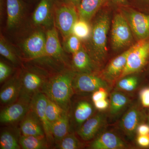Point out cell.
<instances>
[{
	"label": "cell",
	"mask_w": 149,
	"mask_h": 149,
	"mask_svg": "<svg viewBox=\"0 0 149 149\" xmlns=\"http://www.w3.org/2000/svg\"><path fill=\"white\" fill-rule=\"evenodd\" d=\"M19 142L15 135L8 130H5L0 136V149H19Z\"/></svg>",
	"instance_id": "83f0119b"
},
{
	"label": "cell",
	"mask_w": 149,
	"mask_h": 149,
	"mask_svg": "<svg viewBox=\"0 0 149 149\" xmlns=\"http://www.w3.org/2000/svg\"><path fill=\"white\" fill-rule=\"evenodd\" d=\"M143 118V116L141 110L135 106L131 107L123 116L119 125L128 139L132 140L134 138Z\"/></svg>",
	"instance_id": "30bf717a"
},
{
	"label": "cell",
	"mask_w": 149,
	"mask_h": 149,
	"mask_svg": "<svg viewBox=\"0 0 149 149\" xmlns=\"http://www.w3.org/2000/svg\"><path fill=\"white\" fill-rule=\"evenodd\" d=\"M69 125V117L65 112L60 118L51 124V130L54 139L60 141L67 135Z\"/></svg>",
	"instance_id": "603a6c76"
},
{
	"label": "cell",
	"mask_w": 149,
	"mask_h": 149,
	"mask_svg": "<svg viewBox=\"0 0 149 149\" xmlns=\"http://www.w3.org/2000/svg\"><path fill=\"white\" fill-rule=\"evenodd\" d=\"M7 26L12 28L19 23L22 14V6L19 0H6Z\"/></svg>",
	"instance_id": "7402d4cb"
},
{
	"label": "cell",
	"mask_w": 149,
	"mask_h": 149,
	"mask_svg": "<svg viewBox=\"0 0 149 149\" xmlns=\"http://www.w3.org/2000/svg\"><path fill=\"white\" fill-rule=\"evenodd\" d=\"M21 88L20 80L13 78L7 82L1 88L0 100L1 103H13L19 97Z\"/></svg>",
	"instance_id": "e0dca14e"
},
{
	"label": "cell",
	"mask_w": 149,
	"mask_h": 149,
	"mask_svg": "<svg viewBox=\"0 0 149 149\" xmlns=\"http://www.w3.org/2000/svg\"><path fill=\"white\" fill-rule=\"evenodd\" d=\"M72 54V64L74 69L80 73H91L94 69V63L87 51L82 47Z\"/></svg>",
	"instance_id": "44dd1931"
},
{
	"label": "cell",
	"mask_w": 149,
	"mask_h": 149,
	"mask_svg": "<svg viewBox=\"0 0 149 149\" xmlns=\"http://www.w3.org/2000/svg\"><path fill=\"white\" fill-rule=\"evenodd\" d=\"M46 39L44 33L41 31L33 33L23 43L24 52L31 58H38L46 56Z\"/></svg>",
	"instance_id": "7c38bea8"
},
{
	"label": "cell",
	"mask_w": 149,
	"mask_h": 149,
	"mask_svg": "<svg viewBox=\"0 0 149 149\" xmlns=\"http://www.w3.org/2000/svg\"><path fill=\"white\" fill-rule=\"evenodd\" d=\"M137 133L139 135H149V124L141 123L137 128Z\"/></svg>",
	"instance_id": "f35d334b"
},
{
	"label": "cell",
	"mask_w": 149,
	"mask_h": 149,
	"mask_svg": "<svg viewBox=\"0 0 149 149\" xmlns=\"http://www.w3.org/2000/svg\"></svg>",
	"instance_id": "ee69618b"
},
{
	"label": "cell",
	"mask_w": 149,
	"mask_h": 149,
	"mask_svg": "<svg viewBox=\"0 0 149 149\" xmlns=\"http://www.w3.org/2000/svg\"><path fill=\"white\" fill-rule=\"evenodd\" d=\"M108 93L104 89H100L93 92L92 96V100L93 102L107 99Z\"/></svg>",
	"instance_id": "d590c367"
},
{
	"label": "cell",
	"mask_w": 149,
	"mask_h": 149,
	"mask_svg": "<svg viewBox=\"0 0 149 149\" xmlns=\"http://www.w3.org/2000/svg\"><path fill=\"white\" fill-rule=\"evenodd\" d=\"M74 76L72 72H63L45 81L42 89L48 98L66 112L73 93L72 82Z\"/></svg>",
	"instance_id": "7a4b0ae2"
},
{
	"label": "cell",
	"mask_w": 149,
	"mask_h": 149,
	"mask_svg": "<svg viewBox=\"0 0 149 149\" xmlns=\"http://www.w3.org/2000/svg\"><path fill=\"white\" fill-rule=\"evenodd\" d=\"M20 129L23 135L42 137L45 136L39 118L30 108L27 114L22 118Z\"/></svg>",
	"instance_id": "9a60e30c"
},
{
	"label": "cell",
	"mask_w": 149,
	"mask_h": 149,
	"mask_svg": "<svg viewBox=\"0 0 149 149\" xmlns=\"http://www.w3.org/2000/svg\"><path fill=\"white\" fill-rule=\"evenodd\" d=\"M82 0H68L72 6L78 7Z\"/></svg>",
	"instance_id": "60d3db41"
},
{
	"label": "cell",
	"mask_w": 149,
	"mask_h": 149,
	"mask_svg": "<svg viewBox=\"0 0 149 149\" xmlns=\"http://www.w3.org/2000/svg\"><path fill=\"white\" fill-rule=\"evenodd\" d=\"M139 84V80L136 76H125L121 78L117 83V88L119 90L132 92L137 88Z\"/></svg>",
	"instance_id": "f546056e"
},
{
	"label": "cell",
	"mask_w": 149,
	"mask_h": 149,
	"mask_svg": "<svg viewBox=\"0 0 149 149\" xmlns=\"http://www.w3.org/2000/svg\"><path fill=\"white\" fill-rule=\"evenodd\" d=\"M107 0H82L78 7L79 18L89 22Z\"/></svg>",
	"instance_id": "ffe728a7"
},
{
	"label": "cell",
	"mask_w": 149,
	"mask_h": 149,
	"mask_svg": "<svg viewBox=\"0 0 149 149\" xmlns=\"http://www.w3.org/2000/svg\"><path fill=\"white\" fill-rule=\"evenodd\" d=\"M30 102L19 98L17 102L10 104L0 113V122L2 123H12L21 120L30 109Z\"/></svg>",
	"instance_id": "9c48e42d"
},
{
	"label": "cell",
	"mask_w": 149,
	"mask_h": 149,
	"mask_svg": "<svg viewBox=\"0 0 149 149\" xmlns=\"http://www.w3.org/2000/svg\"><path fill=\"white\" fill-rule=\"evenodd\" d=\"M134 46L135 44L109 63L103 71L102 76L105 80L112 82L120 77L126 65L128 55Z\"/></svg>",
	"instance_id": "5bb4252c"
},
{
	"label": "cell",
	"mask_w": 149,
	"mask_h": 149,
	"mask_svg": "<svg viewBox=\"0 0 149 149\" xmlns=\"http://www.w3.org/2000/svg\"><path fill=\"white\" fill-rule=\"evenodd\" d=\"M65 46L68 52L72 54L77 52L82 48L80 40L77 36L71 34L66 38Z\"/></svg>",
	"instance_id": "1f68e13d"
},
{
	"label": "cell",
	"mask_w": 149,
	"mask_h": 149,
	"mask_svg": "<svg viewBox=\"0 0 149 149\" xmlns=\"http://www.w3.org/2000/svg\"><path fill=\"white\" fill-rule=\"evenodd\" d=\"M45 136L23 135L19 140V145L24 149H43L48 148Z\"/></svg>",
	"instance_id": "cb8c5ba5"
},
{
	"label": "cell",
	"mask_w": 149,
	"mask_h": 149,
	"mask_svg": "<svg viewBox=\"0 0 149 149\" xmlns=\"http://www.w3.org/2000/svg\"><path fill=\"white\" fill-rule=\"evenodd\" d=\"M139 96L143 106L149 108V87L142 89L140 91Z\"/></svg>",
	"instance_id": "e575fe53"
},
{
	"label": "cell",
	"mask_w": 149,
	"mask_h": 149,
	"mask_svg": "<svg viewBox=\"0 0 149 149\" xmlns=\"http://www.w3.org/2000/svg\"><path fill=\"white\" fill-rule=\"evenodd\" d=\"M129 98L125 94L119 92H114L111 94L110 103V113L115 115L127 104Z\"/></svg>",
	"instance_id": "484cf974"
},
{
	"label": "cell",
	"mask_w": 149,
	"mask_h": 149,
	"mask_svg": "<svg viewBox=\"0 0 149 149\" xmlns=\"http://www.w3.org/2000/svg\"><path fill=\"white\" fill-rule=\"evenodd\" d=\"M45 53L46 56L61 59L63 56V51L59 40L56 28L48 30L46 34Z\"/></svg>",
	"instance_id": "ac0fdd59"
},
{
	"label": "cell",
	"mask_w": 149,
	"mask_h": 149,
	"mask_svg": "<svg viewBox=\"0 0 149 149\" xmlns=\"http://www.w3.org/2000/svg\"><path fill=\"white\" fill-rule=\"evenodd\" d=\"M0 54L13 63H15L17 62V59L15 54L3 38H1L0 41Z\"/></svg>",
	"instance_id": "d6a6232c"
},
{
	"label": "cell",
	"mask_w": 149,
	"mask_h": 149,
	"mask_svg": "<svg viewBox=\"0 0 149 149\" xmlns=\"http://www.w3.org/2000/svg\"><path fill=\"white\" fill-rule=\"evenodd\" d=\"M112 1L118 5L125 6L128 4V0H112Z\"/></svg>",
	"instance_id": "ab89813d"
},
{
	"label": "cell",
	"mask_w": 149,
	"mask_h": 149,
	"mask_svg": "<svg viewBox=\"0 0 149 149\" xmlns=\"http://www.w3.org/2000/svg\"><path fill=\"white\" fill-rule=\"evenodd\" d=\"M21 88L19 98L31 101L32 97L42 89L45 81L39 74L34 72H25L21 79Z\"/></svg>",
	"instance_id": "8fae6325"
},
{
	"label": "cell",
	"mask_w": 149,
	"mask_h": 149,
	"mask_svg": "<svg viewBox=\"0 0 149 149\" xmlns=\"http://www.w3.org/2000/svg\"><path fill=\"white\" fill-rule=\"evenodd\" d=\"M52 0H41L32 15V20L36 25L48 24L52 19Z\"/></svg>",
	"instance_id": "d6986e66"
},
{
	"label": "cell",
	"mask_w": 149,
	"mask_h": 149,
	"mask_svg": "<svg viewBox=\"0 0 149 149\" xmlns=\"http://www.w3.org/2000/svg\"><path fill=\"white\" fill-rule=\"evenodd\" d=\"M48 98L43 93L38 92L35 94L31 99L30 108L39 118L42 125L47 141L52 143L53 136L51 130V124L47 118L45 109L47 104Z\"/></svg>",
	"instance_id": "ba28073f"
},
{
	"label": "cell",
	"mask_w": 149,
	"mask_h": 149,
	"mask_svg": "<svg viewBox=\"0 0 149 149\" xmlns=\"http://www.w3.org/2000/svg\"><path fill=\"white\" fill-rule=\"evenodd\" d=\"M93 103L95 107L100 111H103L106 109L109 104V102L107 99L100 100Z\"/></svg>",
	"instance_id": "74e56055"
},
{
	"label": "cell",
	"mask_w": 149,
	"mask_h": 149,
	"mask_svg": "<svg viewBox=\"0 0 149 149\" xmlns=\"http://www.w3.org/2000/svg\"><path fill=\"white\" fill-rule=\"evenodd\" d=\"M108 87L106 80L89 73H80L74 76L72 82L73 90L79 93H93Z\"/></svg>",
	"instance_id": "52a82bcc"
},
{
	"label": "cell",
	"mask_w": 149,
	"mask_h": 149,
	"mask_svg": "<svg viewBox=\"0 0 149 149\" xmlns=\"http://www.w3.org/2000/svg\"><path fill=\"white\" fill-rule=\"evenodd\" d=\"M133 35L138 41L149 38V15L132 9L123 10Z\"/></svg>",
	"instance_id": "5b68a950"
},
{
	"label": "cell",
	"mask_w": 149,
	"mask_h": 149,
	"mask_svg": "<svg viewBox=\"0 0 149 149\" xmlns=\"http://www.w3.org/2000/svg\"><path fill=\"white\" fill-rule=\"evenodd\" d=\"M74 7L63 5L56 10V27L65 39L72 34L73 26L78 19V13Z\"/></svg>",
	"instance_id": "8992f818"
},
{
	"label": "cell",
	"mask_w": 149,
	"mask_h": 149,
	"mask_svg": "<svg viewBox=\"0 0 149 149\" xmlns=\"http://www.w3.org/2000/svg\"><path fill=\"white\" fill-rule=\"evenodd\" d=\"M149 61V38L138 41L128 55L126 65L119 78L140 72Z\"/></svg>",
	"instance_id": "3957f363"
},
{
	"label": "cell",
	"mask_w": 149,
	"mask_h": 149,
	"mask_svg": "<svg viewBox=\"0 0 149 149\" xmlns=\"http://www.w3.org/2000/svg\"><path fill=\"white\" fill-rule=\"evenodd\" d=\"M11 69L8 65L2 61L0 62V83H1L10 76Z\"/></svg>",
	"instance_id": "836d02e7"
},
{
	"label": "cell",
	"mask_w": 149,
	"mask_h": 149,
	"mask_svg": "<svg viewBox=\"0 0 149 149\" xmlns=\"http://www.w3.org/2000/svg\"><path fill=\"white\" fill-rule=\"evenodd\" d=\"M133 32L122 13H116L112 22L111 42L115 50L130 45L133 41Z\"/></svg>",
	"instance_id": "277c9868"
},
{
	"label": "cell",
	"mask_w": 149,
	"mask_h": 149,
	"mask_svg": "<svg viewBox=\"0 0 149 149\" xmlns=\"http://www.w3.org/2000/svg\"><path fill=\"white\" fill-rule=\"evenodd\" d=\"M59 142V149H77L81 147L80 142L73 134H68Z\"/></svg>",
	"instance_id": "4dcf8cb0"
},
{
	"label": "cell",
	"mask_w": 149,
	"mask_h": 149,
	"mask_svg": "<svg viewBox=\"0 0 149 149\" xmlns=\"http://www.w3.org/2000/svg\"><path fill=\"white\" fill-rule=\"evenodd\" d=\"M106 116L100 113L88 118L80 126L77 134L84 141H88L94 138L105 125Z\"/></svg>",
	"instance_id": "4fadbf2b"
},
{
	"label": "cell",
	"mask_w": 149,
	"mask_h": 149,
	"mask_svg": "<svg viewBox=\"0 0 149 149\" xmlns=\"http://www.w3.org/2000/svg\"><path fill=\"white\" fill-rule=\"evenodd\" d=\"M125 143L117 135L111 132L102 133L91 145L93 149H119L125 148Z\"/></svg>",
	"instance_id": "2e32d148"
},
{
	"label": "cell",
	"mask_w": 149,
	"mask_h": 149,
	"mask_svg": "<svg viewBox=\"0 0 149 149\" xmlns=\"http://www.w3.org/2000/svg\"><path fill=\"white\" fill-rule=\"evenodd\" d=\"M93 112V106L89 102L82 101L77 103L74 111L75 122L81 126L91 117Z\"/></svg>",
	"instance_id": "d4e9b609"
},
{
	"label": "cell",
	"mask_w": 149,
	"mask_h": 149,
	"mask_svg": "<svg viewBox=\"0 0 149 149\" xmlns=\"http://www.w3.org/2000/svg\"><path fill=\"white\" fill-rule=\"evenodd\" d=\"M65 112L57 104L48 98L45 113L49 122L52 124L63 115Z\"/></svg>",
	"instance_id": "f1b7e54d"
},
{
	"label": "cell",
	"mask_w": 149,
	"mask_h": 149,
	"mask_svg": "<svg viewBox=\"0 0 149 149\" xmlns=\"http://www.w3.org/2000/svg\"><path fill=\"white\" fill-rule=\"evenodd\" d=\"M146 1H147L149 2V0H146Z\"/></svg>",
	"instance_id": "7bdbcfd3"
},
{
	"label": "cell",
	"mask_w": 149,
	"mask_h": 149,
	"mask_svg": "<svg viewBox=\"0 0 149 149\" xmlns=\"http://www.w3.org/2000/svg\"><path fill=\"white\" fill-rule=\"evenodd\" d=\"M136 141L138 145L142 148H146L149 147V135H139Z\"/></svg>",
	"instance_id": "8d00e7d4"
},
{
	"label": "cell",
	"mask_w": 149,
	"mask_h": 149,
	"mask_svg": "<svg viewBox=\"0 0 149 149\" xmlns=\"http://www.w3.org/2000/svg\"><path fill=\"white\" fill-rule=\"evenodd\" d=\"M109 14H100L92 26V32L87 41V52L94 64H101L107 54V37L110 26Z\"/></svg>",
	"instance_id": "6da1fadb"
},
{
	"label": "cell",
	"mask_w": 149,
	"mask_h": 149,
	"mask_svg": "<svg viewBox=\"0 0 149 149\" xmlns=\"http://www.w3.org/2000/svg\"><path fill=\"white\" fill-rule=\"evenodd\" d=\"M91 32L92 26L89 22L81 18L76 22L72 28V34L80 40H88L91 36Z\"/></svg>",
	"instance_id": "4316f807"
},
{
	"label": "cell",
	"mask_w": 149,
	"mask_h": 149,
	"mask_svg": "<svg viewBox=\"0 0 149 149\" xmlns=\"http://www.w3.org/2000/svg\"><path fill=\"white\" fill-rule=\"evenodd\" d=\"M148 121L149 123V112L148 113Z\"/></svg>",
	"instance_id": "b9f144b4"
}]
</instances>
